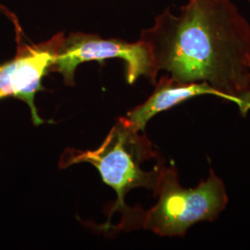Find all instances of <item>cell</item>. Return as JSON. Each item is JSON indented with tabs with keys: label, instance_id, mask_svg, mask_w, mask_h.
<instances>
[{
	"label": "cell",
	"instance_id": "1",
	"mask_svg": "<svg viewBox=\"0 0 250 250\" xmlns=\"http://www.w3.org/2000/svg\"><path fill=\"white\" fill-rule=\"evenodd\" d=\"M158 72L182 83H206L250 111V25L230 0H190L178 16L167 9L141 38Z\"/></svg>",
	"mask_w": 250,
	"mask_h": 250
},
{
	"label": "cell",
	"instance_id": "2",
	"mask_svg": "<svg viewBox=\"0 0 250 250\" xmlns=\"http://www.w3.org/2000/svg\"><path fill=\"white\" fill-rule=\"evenodd\" d=\"M157 152L145 134L134 131L123 118L95 150H66L60 162L61 168H66L80 162L93 164L101 175L103 182L115 190L117 203L114 210L121 208L124 212L133 213L125 203L126 194L134 188H146L156 195L164 165L158 164L154 170L146 171L141 168L144 161L156 159Z\"/></svg>",
	"mask_w": 250,
	"mask_h": 250
},
{
	"label": "cell",
	"instance_id": "3",
	"mask_svg": "<svg viewBox=\"0 0 250 250\" xmlns=\"http://www.w3.org/2000/svg\"><path fill=\"white\" fill-rule=\"evenodd\" d=\"M155 197L156 205L147 211L138 210V224L161 236L186 235L190 227L200 222H213L228 204L222 179L210 170L207 180L195 188H183L174 165L164 166Z\"/></svg>",
	"mask_w": 250,
	"mask_h": 250
},
{
	"label": "cell",
	"instance_id": "4",
	"mask_svg": "<svg viewBox=\"0 0 250 250\" xmlns=\"http://www.w3.org/2000/svg\"><path fill=\"white\" fill-rule=\"evenodd\" d=\"M108 59L125 61L128 83L133 84L141 76H146L156 83L159 72L151 51L142 39L128 43L121 39H104L97 35L73 33L64 37L52 72H60L67 85H73L75 70L81 63L102 62Z\"/></svg>",
	"mask_w": 250,
	"mask_h": 250
},
{
	"label": "cell",
	"instance_id": "5",
	"mask_svg": "<svg viewBox=\"0 0 250 250\" xmlns=\"http://www.w3.org/2000/svg\"><path fill=\"white\" fill-rule=\"evenodd\" d=\"M63 39L64 35L59 33L45 42L29 45L21 43L17 34V53L0 65V100L13 98L26 103L35 125L44 123L35 104L36 93L44 90L42 80L52 72Z\"/></svg>",
	"mask_w": 250,
	"mask_h": 250
},
{
	"label": "cell",
	"instance_id": "6",
	"mask_svg": "<svg viewBox=\"0 0 250 250\" xmlns=\"http://www.w3.org/2000/svg\"><path fill=\"white\" fill-rule=\"evenodd\" d=\"M203 95L224 99L220 92L206 83H182L171 79L169 75H164L156 83L151 96L143 104L129 111L126 116L123 117V120L134 131L144 132L146 124L158 113L170 109L188 99Z\"/></svg>",
	"mask_w": 250,
	"mask_h": 250
}]
</instances>
